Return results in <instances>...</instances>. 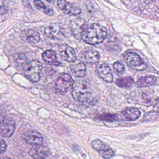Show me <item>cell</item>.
<instances>
[{"instance_id": "cell-1", "label": "cell", "mask_w": 159, "mask_h": 159, "mask_svg": "<svg viewBox=\"0 0 159 159\" xmlns=\"http://www.w3.org/2000/svg\"><path fill=\"white\" fill-rule=\"evenodd\" d=\"M107 34V30L105 27L99 23H93L85 30L82 39L87 43L96 45L102 43Z\"/></svg>"}, {"instance_id": "cell-2", "label": "cell", "mask_w": 159, "mask_h": 159, "mask_svg": "<svg viewBox=\"0 0 159 159\" xmlns=\"http://www.w3.org/2000/svg\"><path fill=\"white\" fill-rule=\"evenodd\" d=\"M72 94L74 99L77 102H86L91 97V89L85 80H78L74 83Z\"/></svg>"}, {"instance_id": "cell-3", "label": "cell", "mask_w": 159, "mask_h": 159, "mask_svg": "<svg viewBox=\"0 0 159 159\" xmlns=\"http://www.w3.org/2000/svg\"><path fill=\"white\" fill-rule=\"evenodd\" d=\"M42 70L41 62L38 61H32L24 66V75L31 82H38L41 78Z\"/></svg>"}, {"instance_id": "cell-4", "label": "cell", "mask_w": 159, "mask_h": 159, "mask_svg": "<svg viewBox=\"0 0 159 159\" xmlns=\"http://www.w3.org/2000/svg\"><path fill=\"white\" fill-rule=\"evenodd\" d=\"M124 58L126 63L135 70H144L147 68L144 61L137 54L129 52L124 56Z\"/></svg>"}, {"instance_id": "cell-5", "label": "cell", "mask_w": 159, "mask_h": 159, "mask_svg": "<svg viewBox=\"0 0 159 159\" xmlns=\"http://www.w3.org/2000/svg\"><path fill=\"white\" fill-rule=\"evenodd\" d=\"M74 85V80L68 74L63 73L59 76L55 83L56 90L61 94L68 92Z\"/></svg>"}, {"instance_id": "cell-6", "label": "cell", "mask_w": 159, "mask_h": 159, "mask_svg": "<svg viewBox=\"0 0 159 159\" xmlns=\"http://www.w3.org/2000/svg\"><path fill=\"white\" fill-rule=\"evenodd\" d=\"M87 22L82 18L72 20L70 24V30L72 34L77 40L82 39L83 33L87 27Z\"/></svg>"}, {"instance_id": "cell-7", "label": "cell", "mask_w": 159, "mask_h": 159, "mask_svg": "<svg viewBox=\"0 0 159 159\" xmlns=\"http://www.w3.org/2000/svg\"><path fill=\"white\" fill-rule=\"evenodd\" d=\"M91 144L93 148L98 151L100 155L104 159H111L115 156L114 150L101 140H94L91 142Z\"/></svg>"}, {"instance_id": "cell-8", "label": "cell", "mask_w": 159, "mask_h": 159, "mask_svg": "<svg viewBox=\"0 0 159 159\" xmlns=\"http://www.w3.org/2000/svg\"><path fill=\"white\" fill-rule=\"evenodd\" d=\"M44 33L48 37L51 39H60L66 37L64 28L58 23H53L46 27Z\"/></svg>"}, {"instance_id": "cell-9", "label": "cell", "mask_w": 159, "mask_h": 159, "mask_svg": "<svg viewBox=\"0 0 159 159\" xmlns=\"http://www.w3.org/2000/svg\"><path fill=\"white\" fill-rule=\"evenodd\" d=\"M22 139L28 144L32 146L41 145L44 138L39 133L35 131H28L21 135Z\"/></svg>"}, {"instance_id": "cell-10", "label": "cell", "mask_w": 159, "mask_h": 159, "mask_svg": "<svg viewBox=\"0 0 159 159\" xmlns=\"http://www.w3.org/2000/svg\"><path fill=\"white\" fill-rule=\"evenodd\" d=\"M16 129V123L11 118L4 117L2 123L1 125V134L2 137L9 138L14 134Z\"/></svg>"}, {"instance_id": "cell-11", "label": "cell", "mask_w": 159, "mask_h": 159, "mask_svg": "<svg viewBox=\"0 0 159 159\" xmlns=\"http://www.w3.org/2000/svg\"><path fill=\"white\" fill-rule=\"evenodd\" d=\"M58 5L63 13L67 15L76 16L81 12V8L79 6L66 0H58Z\"/></svg>"}, {"instance_id": "cell-12", "label": "cell", "mask_w": 159, "mask_h": 159, "mask_svg": "<svg viewBox=\"0 0 159 159\" xmlns=\"http://www.w3.org/2000/svg\"><path fill=\"white\" fill-rule=\"evenodd\" d=\"M60 56L63 60L72 62L77 60L76 54L73 48L68 45H60L58 47Z\"/></svg>"}, {"instance_id": "cell-13", "label": "cell", "mask_w": 159, "mask_h": 159, "mask_svg": "<svg viewBox=\"0 0 159 159\" xmlns=\"http://www.w3.org/2000/svg\"><path fill=\"white\" fill-rule=\"evenodd\" d=\"M96 72L105 82H112L114 80L113 73L110 67L106 63H102L96 68Z\"/></svg>"}, {"instance_id": "cell-14", "label": "cell", "mask_w": 159, "mask_h": 159, "mask_svg": "<svg viewBox=\"0 0 159 159\" xmlns=\"http://www.w3.org/2000/svg\"><path fill=\"white\" fill-rule=\"evenodd\" d=\"M70 69L75 77L82 78L85 77L87 75V67L85 64L80 61L76 60L72 62Z\"/></svg>"}, {"instance_id": "cell-15", "label": "cell", "mask_w": 159, "mask_h": 159, "mask_svg": "<svg viewBox=\"0 0 159 159\" xmlns=\"http://www.w3.org/2000/svg\"><path fill=\"white\" fill-rule=\"evenodd\" d=\"M21 36L28 43L36 44L40 41V34L37 31L32 29H25L21 32Z\"/></svg>"}, {"instance_id": "cell-16", "label": "cell", "mask_w": 159, "mask_h": 159, "mask_svg": "<svg viewBox=\"0 0 159 159\" xmlns=\"http://www.w3.org/2000/svg\"><path fill=\"white\" fill-rule=\"evenodd\" d=\"M141 112L135 107H129L121 113L122 120L126 121H134L139 118Z\"/></svg>"}, {"instance_id": "cell-17", "label": "cell", "mask_w": 159, "mask_h": 159, "mask_svg": "<svg viewBox=\"0 0 159 159\" xmlns=\"http://www.w3.org/2000/svg\"><path fill=\"white\" fill-rule=\"evenodd\" d=\"M49 150L45 147L41 145L35 146L33 148L30 154L33 159H42L44 158L48 155Z\"/></svg>"}, {"instance_id": "cell-18", "label": "cell", "mask_w": 159, "mask_h": 159, "mask_svg": "<svg viewBox=\"0 0 159 159\" xmlns=\"http://www.w3.org/2000/svg\"><path fill=\"white\" fill-rule=\"evenodd\" d=\"M84 57L85 61L91 64H96L99 62L101 57L99 52L94 49H90L85 51Z\"/></svg>"}, {"instance_id": "cell-19", "label": "cell", "mask_w": 159, "mask_h": 159, "mask_svg": "<svg viewBox=\"0 0 159 159\" xmlns=\"http://www.w3.org/2000/svg\"><path fill=\"white\" fill-rule=\"evenodd\" d=\"M42 58L49 65L58 66L60 64L57 59L56 53L52 50L44 52L42 55Z\"/></svg>"}, {"instance_id": "cell-20", "label": "cell", "mask_w": 159, "mask_h": 159, "mask_svg": "<svg viewBox=\"0 0 159 159\" xmlns=\"http://www.w3.org/2000/svg\"><path fill=\"white\" fill-rule=\"evenodd\" d=\"M157 78L153 75L142 77L138 80L136 86L138 88L150 87L154 86L157 83Z\"/></svg>"}, {"instance_id": "cell-21", "label": "cell", "mask_w": 159, "mask_h": 159, "mask_svg": "<svg viewBox=\"0 0 159 159\" xmlns=\"http://www.w3.org/2000/svg\"><path fill=\"white\" fill-rule=\"evenodd\" d=\"M134 83L133 80L130 77H124V78H119L117 80L116 84L120 88L129 89L132 87Z\"/></svg>"}, {"instance_id": "cell-22", "label": "cell", "mask_w": 159, "mask_h": 159, "mask_svg": "<svg viewBox=\"0 0 159 159\" xmlns=\"http://www.w3.org/2000/svg\"><path fill=\"white\" fill-rule=\"evenodd\" d=\"M34 3L35 6L38 9H43V11L46 15L48 16H51L53 15V10L45 5L42 1L40 0H35L34 1Z\"/></svg>"}, {"instance_id": "cell-23", "label": "cell", "mask_w": 159, "mask_h": 159, "mask_svg": "<svg viewBox=\"0 0 159 159\" xmlns=\"http://www.w3.org/2000/svg\"><path fill=\"white\" fill-rule=\"evenodd\" d=\"M98 119L101 121L107 122H114L118 120L117 116L115 115L110 114H103L99 115L97 117Z\"/></svg>"}, {"instance_id": "cell-24", "label": "cell", "mask_w": 159, "mask_h": 159, "mask_svg": "<svg viewBox=\"0 0 159 159\" xmlns=\"http://www.w3.org/2000/svg\"><path fill=\"white\" fill-rule=\"evenodd\" d=\"M114 70L119 74H123L125 71V66L123 63L120 61H117L113 65Z\"/></svg>"}, {"instance_id": "cell-25", "label": "cell", "mask_w": 159, "mask_h": 159, "mask_svg": "<svg viewBox=\"0 0 159 159\" xmlns=\"http://www.w3.org/2000/svg\"><path fill=\"white\" fill-rule=\"evenodd\" d=\"M7 148V145L5 141L0 139V154H2L5 151Z\"/></svg>"}, {"instance_id": "cell-26", "label": "cell", "mask_w": 159, "mask_h": 159, "mask_svg": "<svg viewBox=\"0 0 159 159\" xmlns=\"http://www.w3.org/2000/svg\"><path fill=\"white\" fill-rule=\"evenodd\" d=\"M7 8L4 4L0 2V14H4L6 13Z\"/></svg>"}, {"instance_id": "cell-27", "label": "cell", "mask_w": 159, "mask_h": 159, "mask_svg": "<svg viewBox=\"0 0 159 159\" xmlns=\"http://www.w3.org/2000/svg\"><path fill=\"white\" fill-rule=\"evenodd\" d=\"M156 1V0H144V2L147 4H148L151 3L153 2Z\"/></svg>"}, {"instance_id": "cell-28", "label": "cell", "mask_w": 159, "mask_h": 159, "mask_svg": "<svg viewBox=\"0 0 159 159\" xmlns=\"http://www.w3.org/2000/svg\"><path fill=\"white\" fill-rule=\"evenodd\" d=\"M4 117L0 116V128H1V125H2V123Z\"/></svg>"}, {"instance_id": "cell-29", "label": "cell", "mask_w": 159, "mask_h": 159, "mask_svg": "<svg viewBox=\"0 0 159 159\" xmlns=\"http://www.w3.org/2000/svg\"><path fill=\"white\" fill-rule=\"evenodd\" d=\"M0 159H10L8 157H2Z\"/></svg>"}, {"instance_id": "cell-30", "label": "cell", "mask_w": 159, "mask_h": 159, "mask_svg": "<svg viewBox=\"0 0 159 159\" xmlns=\"http://www.w3.org/2000/svg\"><path fill=\"white\" fill-rule=\"evenodd\" d=\"M46 1H49V2H50V1H53V0H46Z\"/></svg>"}, {"instance_id": "cell-31", "label": "cell", "mask_w": 159, "mask_h": 159, "mask_svg": "<svg viewBox=\"0 0 159 159\" xmlns=\"http://www.w3.org/2000/svg\"><path fill=\"white\" fill-rule=\"evenodd\" d=\"M45 159L44 158H43V159Z\"/></svg>"}]
</instances>
